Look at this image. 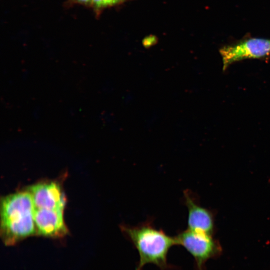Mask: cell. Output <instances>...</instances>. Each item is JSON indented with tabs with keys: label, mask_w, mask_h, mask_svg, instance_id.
Segmentation results:
<instances>
[{
	"label": "cell",
	"mask_w": 270,
	"mask_h": 270,
	"mask_svg": "<svg viewBox=\"0 0 270 270\" xmlns=\"http://www.w3.org/2000/svg\"><path fill=\"white\" fill-rule=\"evenodd\" d=\"M120 229L139 254L136 270H142L148 264H154L160 270L172 268L168 262L167 256L170 248L176 244L174 237L168 235L148 222L136 226L124 224Z\"/></svg>",
	"instance_id": "6da1fadb"
},
{
	"label": "cell",
	"mask_w": 270,
	"mask_h": 270,
	"mask_svg": "<svg viewBox=\"0 0 270 270\" xmlns=\"http://www.w3.org/2000/svg\"><path fill=\"white\" fill-rule=\"evenodd\" d=\"M34 210L30 192H18L3 200L1 233L6 244L13 245L35 233Z\"/></svg>",
	"instance_id": "7a4b0ae2"
},
{
	"label": "cell",
	"mask_w": 270,
	"mask_h": 270,
	"mask_svg": "<svg viewBox=\"0 0 270 270\" xmlns=\"http://www.w3.org/2000/svg\"><path fill=\"white\" fill-rule=\"evenodd\" d=\"M174 238L176 244L182 246L194 257L198 270H203L205 262L218 251L210 234L188 228Z\"/></svg>",
	"instance_id": "3957f363"
},
{
	"label": "cell",
	"mask_w": 270,
	"mask_h": 270,
	"mask_svg": "<svg viewBox=\"0 0 270 270\" xmlns=\"http://www.w3.org/2000/svg\"><path fill=\"white\" fill-rule=\"evenodd\" d=\"M222 68L225 70L232 64L247 58H260L270 54V40L252 38L236 44L222 48Z\"/></svg>",
	"instance_id": "277c9868"
},
{
	"label": "cell",
	"mask_w": 270,
	"mask_h": 270,
	"mask_svg": "<svg viewBox=\"0 0 270 270\" xmlns=\"http://www.w3.org/2000/svg\"><path fill=\"white\" fill-rule=\"evenodd\" d=\"M34 220L38 233L43 236L60 238L67 233L63 208H35Z\"/></svg>",
	"instance_id": "5b68a950"
},
{
	"label": "cell",
	"mask_w": 270,
	"mask_h": 270,
	"mask_svg": "<svg viewBox=\"0 0 270 270\" xmlns=\"http://www.w3.org/2000/svg\"><path fill=\"white\" fill-rule=\"evenodd\" d=\"M184 197L188 210V229L211 235L214 229L212 213L198 204L192 193L188 190L184 192Z\"/></svg>",
	"instance_id": "8992f818"
},
{
	"label": "cell",
	"mask_w": 270,
	"mask_h": 270,
	"mask_svg": "<svg viewBox=\"0 0 270 270\" xmlns=\"http://www.w3.org/2000/svg\"><path fill=\"white\" fill-rule=\"evenodd\" d=\"M35 208H64V200L59 186L54 182L39 184L30 188Z\"/></svg>",
	"instance_id": "52a82bcc"
},
{
	"label": "cell",
	"mask_w": 270,
	"mask_h": 270,
	"mask_svg": "<svg viewBox=\"0 0 270 270\" xmlns=\"http://www.w3.org/2000/svg\"><path fill=\"white\" fill-rule=\"evenodd\" d=\"M114 4V0H92V4L96 8L100 9Z\"/></svg>",
	"instance_id": "ba28073f"
},
{
	"label": "cell",
	"mask_w": 270,
	"mask_h": 270,
	"mask_svg": "<svg viewBox=\"0 0 270 270\" xmlns=\"http://www.w3.org/2000/svg\"><path fill=\"white\" fill-rule=\"evenodd\" d=\"M76 3L82 4H92V0H72Z\"/></svg>",
	"instance_id": "9c48e42d"
},
{
	"label": "cell",
	"mask_w": 270,
	"mask_h": 270,
	"mask_svg": "<svg viewBox=\"0 0 270 270\" xmlns=\"http://www.w3.org/2000/svg\"><path fill=\"white\" fill-rule=\"evenodd\" d=\"M124 0H114V4H118L122 1H123Z\"/></svg>",
	"instance_id": "30bf717a"
}]
</instances>
